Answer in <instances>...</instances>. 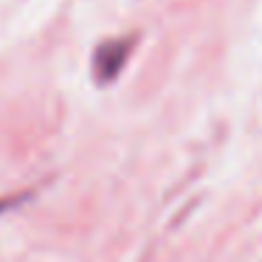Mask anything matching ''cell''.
<instances>
[{
    "label": "cell",
    "mask_w": 262,
    "mask_h": 262,
    "mask_svg": "<svg viewBox=\"0 0 262 262\" xmlns=\"http://www.w3.org/2000/svg\"><path fill=\"white\" fill-rule=\"evenodd\" d=\"M127 51H130V46H127L124 40H119V42H104V46L96 51V59H93V62H96L99 79H102V82L113 79V76L121 71V65H124Z\"/></svg>",
    "instance_id": "6da1fadb"
}]
</instances>
